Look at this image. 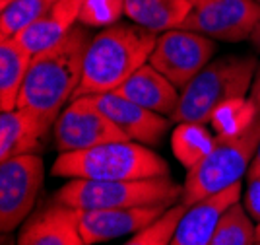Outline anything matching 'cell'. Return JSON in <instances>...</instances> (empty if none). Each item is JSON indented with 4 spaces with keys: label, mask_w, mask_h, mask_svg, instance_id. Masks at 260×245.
Segmentation results:
<instances>
[{
    "label": "cell",
    "mask_w": 260,
    "mask_h": 245,
    "mask_svg": "<svg viewBox=\"0 0 260 245\" xmlns=\"http://www.w3.org/2000/svg\"><path fill=\"white\" fill-rule=\"evenodd\" d=\"M91 43L86 25H76L60 43L33 55L18 107L54 127L66 101H72L84 74V59Z\"/></svg>",
    "instance_id": "6da1fadb"
},
{
    "label": "cell",
    "mask_w": 260,
    "mask_h": 245,
    "mask_svg": "<svg viewBox=\"0 0 260 245\" xmlns=\"http://www.w3.org/2000/svg\"><path fill=\"white\" fill-rule=\"evenodd\" d=\"M157 33L136 23H113L91 37L84 59V74L74 97L115 92L150 61Z\"/></svg>",
    "instance_id": "7a4b0ae2"
},
{
    "label": "cell",
    "mask_w": 260,
    "mask_h": 245,
    "mask_svg": "<svg viewBox=\"0 0 260 245\" xmlns=\"http://www.w3.org/2000/svg\"><path fill=\"white\" fill-rule=\"evenodd\" d=\"M53 173L68 179L128 181L167 177L169 164L140 142L113 140L86 150L58 154Z\"/></svg>",
    "instance_id": "3957f363"
},
{
    "label": "cell",
    "mask_w": 260,
    "mask_h": 245,
    "mask_svg": "<svg viewBox=\"0 0 260 245\" xmlns=\"http://www.w3.org/2000/svg\"><path fill=\"white\" fill-rule=\"evenodd\" d=\"M258 61L254 57L228 55L206 64L198 74L181 90L179 105L173 113V121L208 125L217 107L231 99L245 97L250 90Z\"/></svg>",
    "instance_id": "277c9868"
},
{
    "label": "cell",
    "mask_w": 260,
    "mask_h": 245,
    "mask_svg": "<svg viewBox=\"0 0 260 245\" xmlns=\"http://www.w3.org/2000/svg\"><path fill=\"white\" fill-rule=\"evenodd\" d=\"M258 144L260 115L239 132L216 134L210 152L186 173L181 203L192 206L210 195L243 181V175L254 160Z\"/></svg>",
    "instance_id": "5b68a950"
},
{
    "label": "cell",
    "mask_w": 260,
    "mask_h": 245,
    "mask_svg": "<svg viewBox=\"0 0 260 245\" xmlns=\"http://www.w3.org/2000/svg\"><path fill=\"white\" fill-rule=\"evenodd\" d=\"M183 185L167 177L93 181L70 179L54 195V201L76 210L126 208V206H173L181 203Z\"/></svg>",
    "instance_id": "8992f818"
},
{
    "label": "cell",
    "mask_w": 260,
    "mask_h": 245,
    "mask_svg": "<svg viewBox=\"0 0 260 245\" xmlns=\"http://www.w3.org/2000/svg\"><path fill=\"white\" fill-rule=\"evenodd\" d=\"M43 181V160L37 154L0 161V228L4 234L16 230L31 214Z\"/></svg>",
    "instance_id": "52a82bcc"
},
{
    "label": "cell",
    "mask_w": 260,
    "mask_h": 245,
    "mask_svg": "<svg viewBox=\"0 0 260 245\" xmlns=\"http://www.w3.org/2000/svg\"><path fill=\"white\" fill-rule=\"evenodd\" d=\"M214 53V39L190 30L175 28L157 35L148 63L183 90L206 64L212 63Z\"/></svg>",
    "instance_id": "ba28073f"
},
{
    "label": "cell",
    "mask_w": 260,
    "mask_h": 245,
    "mask_svg": "<svg viewBox=\"0 0 260 245\" xmlns=\"http://www.w3.org/2000/svg\"><path fill=\"white\" fill-rule=\"evenodd\" d=\"M58 154L76 152L113 140H128L117 125L99 109L91 97H76L62 109L53 127Z\"/></svg>",
    "instance_id": "9c48e42d"
},
{
    "label": "cell",
    "mask_w": 260,
    "mask_h": 245,
    "mask_svg": "<svg viewBox=\"0 0 260 245\" xmlns=\"http://www.w3.org/2000/svg\"><path fill=\"white\" fill-rule=\"evenodd\" d=\"M258 21L260 4L254 0H206L190 10L181 28L217 41L239 43L250 39Z\"/></svg>",
    "instance_id": "30bf717a"
},
{
    "label": "cell",
    "mask_w": 260,
    "mask_h": 245,
    "mask_svg": "<svg viewBox=\"0 0 260 245\" xmlns=\"http://www.w3.org/2000/svg\"><path fill=\"white\" fill-rule=\"evenodd\" d=\"M167 208L169 206H126L80 210V234L86 245H98L124 235H134L161 218Z\"/></svg>",
    "instance_id": "8fae6325"
},
{
    "label": "cell",
    "mask_w": 260,
    "mask_h": 245,
    "mask_svg": "<svg viewBox=\"0 0 260 245\" xmlns=\"http://www.w3.org/2000/svg\"><path fill=\"white\" fill-rule=\"evenodd\" d=\"M86 97H91L93 103L132 142H140L144 146H150V144L155 146L161 142L167 128H169V121L165 115L150 111V109L126 99V97L115 94V92Z\"/></svg>",
    "instance_id": "7c38bea8"
},
{
    "label": "cell",
    "mask_w": 260,
    "mask_h": 245,
    "mask_svg": "<svg viewBox=\"0 0 260 245\" xmlns=\"http://www.w3.org/2000/svg\"><path fill=\"white\" fill-rule=\"evenodd\" d=\"M243 181L186 206L169 245H210L223 212L241 201Z\"/></svg>",
    "instance_id": "4fadbf2b"
},
{
    "label": "cell",
    "mask_w": 260,
    "mask_h": 245,
    "mask_svg": "<svg viewBox=\"0 0 260 245\" xmlns=\"http://www.w3.org/2000/svg\"><path fill=\"white\" fill-rule=\"evenodd\" d=\"M16 245H86L80 234V210L54 201L27 220Z\"/></svg>",
    "instance_id": "5bb4252c"
},
{
    "label": "cell",
    "mask_w": 260,
    "mask_h": 245,
    "mask_svg": "<svg viewBox=\"0 0 260 245\" xmlns=\"http://www.w3.org/2000/svg\"><path fill=\"white\" fill-rule=\"evenodd\" d=\"M115 94L126 97L150 111H155L159 115L173 117L175 109L179 105L181 90L171 80H167L157 68L146 63L124 84H120L115 90Z\"/></svg>",
    "instance_id": "9a60e30c"
},
{
    "label": "cell",
    "mask_w": 260,
    "mask_h": 245,
    "mask_svg": "<svg viewBox=\"0 0 260 245\" xmlns=\"http://www.w3.org/2000/svg\"><path fill=\"white\" fill-rule=\"evenodd\" d=\"M84 0H58L51 10L16 35L31 55H37L60 43L80 21Z\"/></svg>",
    "instance_id": "2e32d148"
},
{
    "label": "cell",
    "mask_w": 260,
    "mask_h": 245,
    "mask_svg": "<svg viewBox=\"0 0 260 245\" xmlns=\"http://www.w3.org/2000/svg\"><path fill=\"white\" fill-rule=\"evenodd\" d=\"M51 125L27 109L16 107L0 113V161L22 154H35L41 148Z\"/></svg>",
    "instance_id": "e0dca14e"
},
{
    "label": "cell",
    "mask_w": 260,
    "mask_h": 245,
    "mask_svg": "<svg viewBox=\"0 0 260 245\" xmlns=\"http://www.w3.org/2000/svg\"><path fill=\"white\" fill-rule=\"evenodd\" d=\"M190 10L186 0H124V16L153 33L181 28Z\"/></svg>",
    "instance_id": "ac0fdd59"
},
{
    "label": "cell",
    "mask_w": 260,
    "mask_h": 245,
    "mask_svg": "<svg viewBox=\"0 0 260 245\" xmlns=\"http://www.w3.org/2000/svg\"><path fill=\"white\" fill-rule=\"evenodd\" d=\"M33 55L16 37L0 41V109L10 111L18 107L23 82Z\"/></svg>",
    "instance_id": "d6986e66"
},
{
    "label": "cell",
    "mask_w": 260,
    "mask_h": 245,
    "mask_svg": "<svg viewBox=\"0 0 260 245\" xmlns=\"http://www.w3.org/2000/svg\"><path fill=\"white\" fill-rule=\"evenodd\" d=\"M256 226L245 204L235 203L223 212L210 245H254Z\"/></svg>",
    "instance_id": "ffe728a7"
},
{
    "label": "cell",
    "mask_w": 260,
    "mask_h": 245,
    "mask_svg": "<svg viewBox=\"0 0 260 245\" xmlns=\"http://www.w3.org/2000/svg\"><path fill=\"white\" fill-rule=\"evenodd\" d=\"M214 139L206 130L204 125H196V123H181L175 128L171 146L177 156V160L186 166V170H190L198 161L206 156Z\"/></svg>",
    "instance_id": "44dd1931"
},
{
    "label": "cell",
    "mask_w": 260,
    "mask_h": 245,
    "mask_svg": "<svg viewBox=\"0 0 260 245\" xmlns=\"http://www.w3.org/2000/svg\"><path fill=\"white\" fill-rule=\"evenodd\" d=\"M58 0H16L0 10V41L16 37L18 33L37 21L53 8Z\"/></svg>",
    "instance_id": "7402d4cb"
},
{
    "label": "cell",
    "mask_w": 260,
    "mask_h": 245,
    "mask_svg": "<svg viewBox=\"0 0 260 245\" xmlns=\"http://www.w3.org/2000/svg\"><path fill=\"white\" fill-rule=\"evenodd\" d=\"M258 115L260 113L250 99L237 97L217 107V111L212 117V123L216 127L217 134H228V132H239L245 127H249Z\"/></svg>",
    "instance_id": "603a6c76"
},
{
    "label": "cell",
    "mask_w": 260,
    "mask_h": 245,
    "mask_svg": "<svg viewBox=\"0 0 260 245\" xmlns=\"http://www.w3.org/2000/svg\"><path fill=\"white\" fill-rule=\"evenodd\" d=\"M184 210H186V206L183 203H177L173 206H169L161 218H157L146 230L134 234L124 245H169Z\"/></svg>",
    "instance_id": "cb8c5ba5"
},
{
    "label": "cell",
    "mask_w": 260,
    "mask_h": 245,
    "mask_svg": "<svg viewBox=\"0 0 260 245\" xmlns=\"http://www.w3.org/2000/svg\"><path fill=\"white\" fill-rule=\"evenodd\" d=\"M124 14V0H84L80 21L84 25H113Z\"/></svg>",
    "instance_id": "d4e9b609"
},
{
    "label": "cell",
    "mask_w": 260,
    "mask_h": 245,
    "mask_svg": "<svg viewBox=\"0 0 260 245\" xmlns=\"http://www.w3.org/2000/svg\"><path fill=\"white\" fill-rule=\"evenodd\" d=\"M243 204L250 218L260 224V173H247V189L243 195Z\"/></svg>",
    "instance_id": "484cf974"
},
{
    "label": "cell",
    "mask_w": 260,
    "mask_h": 245,
    "mask_svg": "<svg viewBox=\"0 0 260 245\" xmlns=\"http://www.w3.org/2000/svg\"><path fill=\"white\" fill-rule=\"evenodd\" d=\"M249 99L254 103L256 111L260 113V63H258V68H256V74H254V80H252V86H250Z\"/></svg>",
    "instance_id": "4316f807"
},
{
    "label": "cell",
    "mask_w": 260,
    "mask_h": 245,
    "mask_svg": "<svg viewBox=\"0 0 260 245\" xmlns=\"http://www.w3.org/2000/svg\"><path fill=\"white\" fill-rule=\"evenodd\" d=\"M249 41L252 43V47H254V49H256V51L260 53V21H258V25L254 28V32L250 33Z\"/></svg>",
    "instance_id": "83f0119b"
},
{
    "label": "cell",
    "mask_w": 260,
    "mask_h": 245,
    "mask_svg": "<svg viewBox=\"0 0 260 245\" xmlns=\"http://www.w3.org/2000/svg\"><path fill=\"white\" fill-rule=\"evenodd\" d=\"M247 173H260V144H258V148H256L254 160H252V164H250V168Z\"/></svg>",
    "instance_id": "f1b7e54d"
},
{
    "label": "cell",
    "mask_w": 260,
    "mask_h": 245,
    "mask_svg": "<svg viewBox=\"0 0 260 245\" xmlns=\"http://www.w3.org/2000/svg\"><path fill=\"white\" fill-rule=\"evenodd\" d=\"M12 2H16V0H0V10H4V8H8Z\"/></svg>",
    "instance_id": "f546056e"
},
{
    "label": "cell",
    "mask_w": 260,
    "mask_h": 245,
    "mask_svg": "<svg viewBox=\"0 0 260 245\" xmlns=\"http://www.w3.org/2000/svg\"><path fill=\"white\" fill-rule=\"evenodd\" d=\"M186 2H188V4L192 6V8H196V6H200V4H204L206 0H186Z\"/></svg>",
    "instance_id": "4dcf8cb0"
},
{
    "label": "cell",
    "mask_w": 260,
    "mask_h": 245,
    "mask_svg": "<svg viewBox=\"0 0 260 245\" xmlns=\"http://www.w3.org/2000/svg\"><path fill=\"white\" fill-rule=\"evenodd\" d=\"M256 241H260V224H256Z\"/></svg>",
    "instance_id": "1f68e13d"
},
{
    "label": "cell",
    "mask_w": 260,
    "mask_h": 245,
    "mask_svg": "<svg viewBox=\"0 0 260 245\" xmlns=\"http://www.w3.org/2000/svg\"><path fill=\"white\" fill-rule=\"evenodd\" d=\"M254 2H256V4H260V0H254Z\"/></svg>",
    "instance_id": "d6a6232c"
},
{
    "label": "cell",
    "mask_w": 260,
    "mask_h": 245,
    "mask_svg": "<svg viewBox=\"0 0 260 245\" xmlns=\"http://www.w3.org/2000/svg\"><path fill=\"white\" fill-rule=\"evenodd\" d=\"M254 245H260V241H256V243H254Z\"/></svg>",
    "instance_id": "836d02e7"
}]
</instances>
